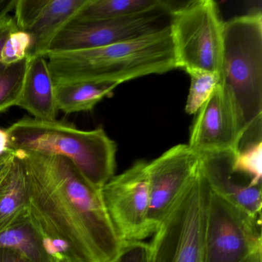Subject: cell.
I'll use <instances>...</instances> for the list:
<instances>
[{"label": "cell", "instance_id": "5bb4252c", "mask_svg": "<svg viewBox=\"0 0 262 262\" xmlns=\"http://www.w3.org/2000/svg\"><path fill=\"white\" fill-rule=\"evenodd\" d=\"M88 0H47L26 30L32 38L29 56L46 57L47 48L59 30L73 20Z\"/></svg>", "mask_w": 262, "mask_h": 262}, {"label": "cell", "instance_id": "83f0119b", "mask_svg": "<svg viewBox=\"0 0 262 262\" xmlns=\"http://www.w3.org/2000/svg\"><path fill=\"white\" fill-rule=\"evenodd\" d=\"M10 150L8 146L7 130L0 128V155L4 154Z\"/></svg>", "mask_w": 262, "mask_h": 262}, {"label": "cell", "instance_id": "8fae6325", "mask_svg": "<svg viewBox=\"0 0 262 262\" xmlns=\"http://www.w3.org/2000/svg\"><path fill=\"white\" fill-rule=\"evenodd\" d=\"M245 132L235 108L220 83L197 113L190 132L188 146L199 154H237Z\"/></svg>", "mask_w": 262, "mask_h": 262}, {"label": "cell", "instance_id": "cb8c5ba5", "mask_svg": "<svg viewBox=\"0 0 262 262\" xmlns=\"http://www.w3.org/2000/svg\"><path fill=\"white\" fill-rule=\"evenodd\" d=\"M17 29L14 17L10 14L0 19V59L4 45L12 32Z\"/></svg>", "mask_w": 262, "mask_h": 262}, {"label": "cell", "instance_id": "52a82bcc", "mask_svg": "<svg viewBox=\"0 0 262 262\" xmlns=\"http://www.w3.org/2000/svg\"><path fill=\"white\" fill-rule=\"evenodd\" d=\"M174 7L169 2L142 14L104 19L70 21L55 36L47 48L49 53L80 51L133 40L168 28Z\"/></svg>", "mask_w": 262, "mask_h": 262}, {"label": "cell", "instance_id": "ffe728a7", "mask_svg": "<svg viewBox=\"0 0 262 262\" xmlns=\"http://www.w3.org/2000/svg\"><path fill=\"white\" fill-rule=\"evenodd\" d=\"M261 140L241 148L234 159L233 170L254 186H261Z\"/></svg>", "mask_w": 262, "mask_h": 262}, {"label": "cell", "instance_id": "3957f363", "mask_svg": "<svg viewBox=\"0 0 262 262\" xmlns=\"http://www.w3.org/2000/svg\"><path fill=\"white\" fill-rule=\"evenodd\" d=\"M6 130L10 149L67 158L98 189L114 176L117 146L102 128L84 131L57 119L23 118Z\"/></svg>", "mask_w": 262, "mask_h": 262}, {"label": "cell", "instance_id": "603a6c76", "mask_svg": "<svg viewBox=\"0 0 262 262\" xmlns=\"http://www.w3.org/2000/svg\"><path fill=\"white\" fill-rule=\"evenodd\" d=\"M148 261L149 245L143 242H136L122 244L120 253L113 262Z\"/></svg>", "mask_w": 262, "mask_h": 262}, {"label": "cell", "instance_id": "277c9868", "mask_svg": "<svg viewBox=\"0 0 262 262\" xmlns=\"http://www.w3.org/2000/svg\"><path fill=\"white\" fill-rule=\"evenodd\" d=\"M219 83L228 93L252 142L261 140L262 13L237 16L224 24L223 56ZM243 142V141H242Z\"/></svg>", "mask_w": 262, "mask_h": 262}, {"label": "cell", "instance_id": "2e32d148", "mask_svg": "<svg viewBox=\"0 0 262 262\" xmlns=\"http://www.w3.org/2000/svg\"><path fill=\"white\" fill-rule=\"evenodd\" d=\"M118 85L102 82L55 84L56 106L67 114L91 111L102 99L113 96Z\"/></svg>", "mask_w": 262, "mask_h": 262}, {"label": "cell", "instance_id": "ac0fdd59", "mask_svg": "<svg viewBox=\"0 0 262 262\" xmlns=\"http://www.w3.org/2000/svg\"><path fill=\"white\" fill-rule=\"evenodd\" d=\"M0 249L16 251L32 262H52L53 260L29 214L0 233Z\"/></svg>", "mask_w": 262, "mask_h": 262}, {"label": "cell", "instance_id": "6da1fadb", "mask_svg": "<svg viewBox=\"0 0 262 262\" xmlns=\"http://www.w3.org/2000/svg\"><path fill=\"white\" fill-rule=\"evenodd\" d=\"M28 179L29 215L41 238L65 244L78 262H113L122 249L95 188L70 159L16 151Z\"/></svg>", "mask_w": 262, "mask_h": 262}, {"label": "cell", "instance_id": "4316f807", "mask_svg": "<svg viewBox=\"0 0 262 262\" xmlns=\"http://www.w3.org/2000/svg\"><path fill=\"white\" fill-rule=\"evenodd\" d=\"M16 0H0V19L14 10Z\"/></svg>", "mask_w": 262, "mask_h": 262}, {"label": "cell", "instance_id": "44dd1931", "mask_svg": "<svg viewBox=\"0 0 262 262\" xmlns=\"http://www.w3.org/2000/svg\"><path fill=\"white\" fill-rule=\"evenodd\" d=\"M191 85L187 98L185 112L188 115L197 114L209 99L220 82V76L214 73H195L189 75Z\"/></svg>", "mask_w": 262, "mask_h": 262}, {"label": "cell", "instance_id": "7402d4cb", "mask_svg": "<svg viewBox=\"0 0 262 262\" xmlns=\"http://www.w3.org/2000/svg\"><path fill=\"white\" fill-rule=\"evenodd\" d=\"M32 45V38L29 33L16 29L12 32L4 45L0 62L13 64L28 57Z\"/></svg>", "mask_w": 262, "mask_h": 262}, {"label": "cell", "instance_id": "5b68a950", "mask_svg": "<svg viewBox=\"0 0 262 262\" xmlns=\"http://www.w3.org/2000/svg\"><path fill=\"white\" fill-rule=\"evenodd\" d=\"M224 24L217 3L196 0L174 7L170 34L176 69L188 75L222 72Z\"/></svg>", "mask_w": 262, "mask_h": 262}, {"label": "cell", "instance_id": "4fadbf2b", "mask_svg": "<svg viewBox=\"0 0 262 262\" xmlns=\"http://www.w3.org/2000/svg\"><path fill=\"white\" fill-rule=\"evenodd\" d=\"M24 86L17 106L27 110L34 119L55 121L58 110L55 83L48 61L44 56H30Z\"/></svg>", "mask_w": 262, "mask_h": 262}, {"label": "cell", "instance_id": "ba28073f", "mask_svg": "<svg viewBox=\"0 0 262 262\" xmlns=\"http://www.w3.org/2000/svg\"><path fill=\"white\" fill-rule=\"evenodd\" d=\"M261 221L210 190L203 262H242L262 248Z\"/></svg>", "mask_w": 262, "mask_h": 262}, {"label": "cell", "instance_id": "4dcf8cb0", "mask_svg": "<svg viewBox=\"0 0 262 262\" xmlns=\"http://www.w3.org/2000/svg\"><path fill=\"white\" fill-rule=\"evenodd\" d=\"M52 262H78L77 260H75V259L71 258L70 257H67V256H64V257H53V260H52Z\"/></svg>", "mask_w": 262, "mask_h": 262}, {"label": "cell", "instance_id": "d6986e66", "mask_svg": "<svg viewBox=\"0 0 262 262\" xmlns=\"http://www.w3.org/2000/svg\"><path fill=\"white\" fill-rule=\"evenodd\" d=\"M30 59L8 65L0 62V113L17 105Z\"/></svg>", "mask_w": 262, "mask_h": 262}, {"label": "cell", "instance_id": "d4e9b609", "mask_svg": "<svg viewBox=\"0 0 262 262\" xmlns=\"http://www.w3.org/2000/svg\"><path fill=\"white\" fill-rule=\"evenodd\" d=\"M0 262H32L16 251L0 249Z\"/></svg>", "mask_w": 262, "mask_h": 262}, {"label": "cell", "instance_id": "9a60e30c", "mask_svg": "<svg viewBox=\"0 0 262 262\" xmlns=\"http://www.w3.org/2000/svg\"><path fill=\"white\" fill-rule=\"evenodd\" d=\"M29 214L28 179L22 158L14 151L8 179L0 191V233Z\"/></svg>", "mask_w": 262, "mask_h": 262}, {"label": "cell", "instance_id": "30bf717a", "mask_svg": "<svg viewBox=\"0 0 262 262\" xmlns=\"http://www.w3.org/2000/svg\"><path fill=\"white\" fill-rule=\"evenodd\" d=\"M200 169V156L188 145H176L147 164L148 222L153 234Z\"/></svg>", "mask_w": 262, "mask_h": 262}, {"label": "cell", "instance_id": "f1b7e54d", "mask_svg": "<svg viewBox=\"0 0 262 262\" xmlns=\"http://www.w3.org/2000/svg\"><path fill=\"white\" fill-rule=\"evenodd\" d=\"M242 262H262V248L251 253Z\"/></svg>", "mask_w": 262, "mask_h": 262}, {"label": "cell", "instance_id": "8992f818", "mask_svg": "<svg viewBox=\"0 0 262 262\" xmlns=\"http://www.w3.org/2000/svg\"><path fill=\"white\" fill-rule=\"evenodd\" d=\"M209 194L200 167L153 234L148 262H203Z\"/></svg>", "mask_w": 262, "mask_h": 262}, {"label": "cell", "instance_id": "7c38bea8", "mask_svg": "<svg viewBox=\"0 0 262 262\" xmlns=\"http://www.w3.org/2000/svg\"><path fill=\"white\" fill-rule=\"evenodd\" d=\"M201 171L212 192L222 196L254 219L261 217V186H254L234 172L237 154L224 151L199 154Z\"/></svg>", "mask_w": 262, "mask_h": 262}, {"label": "cell", "instance_id": "9c48e42d", "mask_svg": "<svg viewBox=\"0 0 262 262\" xmlns=\"http://www.w3.org/2000/svg\"><path fill=\"white\" fill-rule=\"evenodd\" d=\"M148 162L138 160L102 188L104 205L121 243L142 242L153 234L148 222Z\"/></svg>", "mask_w": 262, "mask_h": 262}, {"label": "cell", "instance_id": "f546056e", "mask_svg": "<svg viewBox=\"0 0 262 262\" xmlns=\"http://www.w3.org/2000/svg\"><path fill=\"white\" fill-rule=\"evenodd\" d=\"M13 154H14V151L10 150V151H7L4 154L0 155V166L7 162L13 156Z\"/></svg>", "mask_w": 262, "mask_h": 262}, {"label": "cell", "instance_id": "484cf974", "mask_svg": "<svg viewBox=\"0 0 262 262\" xmlns=\"http://www.w3.org/2000/svg\"><path fill=\"white\" fill-rule=\"evenodd\" d=\"M13 156H14V154H13ZM13 156L7 162H6L4 165L0 166V191L4 188L6 182H7V179H8L10 166H11L12 159H13Z\"/></svg>", "mask_w": 262, "mask_h": 262}, {"label": "cell", "instance_id": "7a4b0ae2", "mask_svg": "<svg viewBox=\"0 0 262 262\" xmlns=\"http://www.w3.org/2000/svg\"><path fill=\"white\" fill-rule=\"evenodd\" d=\"M46 58L55 84L102 82L120 85L176 70L169 27L133 40L91 50L49 53Z\"/></svg>", "mask_w": 262, "mask_h": 262}, {"label": "cell", "instance_id": "e0dca14e", "mask_svg": "<svg viewBox=\"0 0 262 262\" xmlns=\"http://www.w3.org/2000/svg\"><path fill=\"white\" fill-rule=\"evenodd\" d=\"M168 4L162 0H88L73 21L104 20L142 14Z\"/></svg>", "mask_w": 262, "mask_h": 262}]
</instances>
